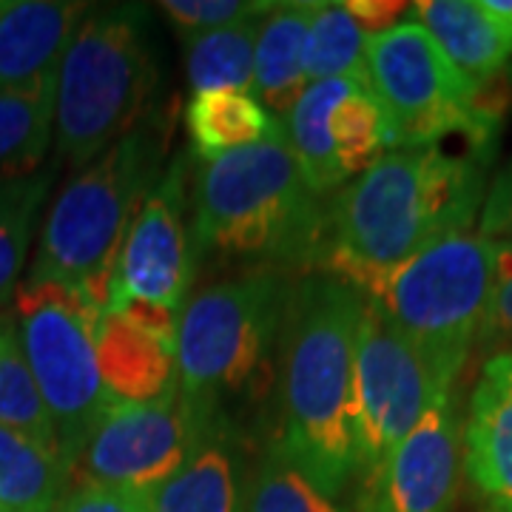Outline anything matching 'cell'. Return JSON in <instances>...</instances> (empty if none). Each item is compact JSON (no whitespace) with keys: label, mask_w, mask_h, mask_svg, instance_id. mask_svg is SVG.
I'll return each instance as SVG.
<instances>
[{"label":"cell","mask_w":512,"mask_h":512,"mask_svg":"<svg viewBox=\"0 0 512 512\" xmlns=\"http://www.w3.org/2000/svg\"><path fill=\"white\" fill-rule=\"evenodd\" d=\"M365 296L339 276L302 274L276 339V447L342 498L356 478L353 376Z\"/></svg>","instance_id":"cell-1"},{"label":"cell","mask_w":512,"mask_h":512,"mask_svg":"<svg viewBox=\"0 0 512 512\" xmlns=\"http://www.w3.org/2000/svg\"><path fill=\"white\" fill-rule=\"evenodd\" d=\"M493 157L441 146L384 151L328 200L325 274L393 268L444 237L467 234L487 197Z\"/></svg>","instance_id":"cell-2"},{"label":"cell","mask_w":512,"mask_h":512,"mask_svg":"<svg viewBox=\"0 0 512 512\" xmlns=\"http://www.w3.org/2000/svg\"><path fill=\"white\" fill-rule=\"evenodd\" d=\"M191 211L194 259H239L251 271L285 276L322 268L328 200L305 180L285 126L271 140L202 163Z\"/></svg>","instance_id":"cell-3"},{"label":"cell","mask_w":512,"mask_h":512,"mask_svg":"<svg viewBox=\"0 0 512 512\" xmlns=\"http://www.w3.org/2000/svg\"><path fill=\"white\" fill-rule=\"evenodd\" d=\"M345 282L419 350L444 387H456L498 282V242L473 231L444 237L393 268Z\"/></svg>","instance_id":"cell-4"},{"label":"cell","mask_w":512,"mask_h":512,"mask_svg":"<svg viewBox=\"0 0 512 512\" xmlns=\"http://www.w3.org/2000/svg\"><path fill=\"white\" fill-rule=\"evenodd\" d=\"M157 89V60L140 3L94 6L57 66V163L74 171L143 126Z\"/></svg>","instance_id":"cell-5"},{"label":"cell","mask_w":512,"mask_h":512,"mask_svg":"<svg viewBox=\"0 0 512 512\" xmlns=\"http://www.w3.org/2000/svg\"><path fill=\"white\" fill-rule=\"evenodd\" d=\"M160 140L143 123L60 188L26 282H55L109 305V282L128 228L157 183Z\"/></svg>","instance_id":"cell-6"},{"label":"cell","mask_w":512,"mask_h":512,"mask_svg":"<svg viewBox=\"0 0 512 512\" xmlns=\"http://www.w3.org/2000/svg\"><path fill=\"white\" fill-rule=\"evenodd\" d=\"M288 276L245 274L208 285L185 302L177 328V387L197 416H228L271 382Z\"/></svg>","instance_id":"cell-7"},{"label":"cell","mask_w":512,"mask_h":512,"mask_svg":"<svg viewBox=\"0 0 512 512\" xmlns=\"http://www.w3.org/2000/svg\"><path fill=\"white\" fill-rule=\"evenodd\" d=\"M367 86L376 94L399 146H441L464 137L467 148L493 157L501 103L490 89H476L441 55L436 40L416 20L367 40Z\"/></svg>","instance_id":"cell-8"},{"label":"cell","mask_w":512,"mask_h":512,"mask_svg":"<svg viewBox=\"0 0 512 512\" xmlns=\"http://www.w3.org/2000/svg\"><path fill=\"white\" fill-rule=\"evenodd\" d=\"M12 299L20 348L52 416L60 453L74 467L111 404L94 348L103 311L89 296L55 282H20Z\"/></svg>","instance_id":"cell-9"},{"label":"cell","mask_w":512,"mask_h":512,"mask_svg":"<svg viewBox=\"0 0 512 512\" xmlns=\"http://www.w3.org/2000/svg\"><path fill=\"white\" fill-rule=\"evenodd\" d=\"M447 390L456 387H444L419 350L365 302L353 376L356 476H373Z\"/></svg>","instance_id":"cell-10"},{"label":"cell","mask_w":512,"mask_h":512,"mask_svg":"<svg viewBox=\"0 0 512 512\" xmlns=\"http://www.w3.org/2000/svg\"><path fill=\"white\" fill-rule=\"evenodd\" d=\"M208 421L180 399V387L148 404L111 402L74 461L72 484H97L148 501L194 453Z\"/></svg>","instance_id":"cell-11"},{"label":"cell","mask_w":512,"mask_h":512,"mask_svg":"<svg viewBox=\"0 0 512 512\" xmlns=\"http://www.w3.org/2000/svg\"><path fill=\"white\" fill-rule=\"evenodd\" d=\"M185 177L188 163L185 157H177L140 205L111 274L109 305L117 299H146L183 313L185 293L194 276Z\"/></svg>","instance_id":"cell-12"},{"label":"cell","mask_w":512,"mask_h":512,"mask_svg":"<svg viewBox=\"0 0 512 512\" xmlns=\"http://www.w3.org/2000/svg\"><path fill=\"white\" fill-rule=\"evenodd\" d=\"M461 421L456 390L441 393L393 456L362 481L356 512H456Z\"/></svg>","instance_id":"cell-13"},{"label":"cell","mask_w":512,"mask_h":512,"mask_svg":"<svg viewBox=\"0 0 512 512\" xmlns=\"http://www.w3.org/2000/svg\"><path fill=\"white\" fill-rule=\"evenodd\" d=\"M461 470L484 512H512V356H487L461 421Z\"/></svg>","instance_id":"cell-14"},{"label":"cell","mask_w":512,"mask_h":512,"mask_svg":"<svg viewBox=\"0 0 512 512\" xmlns=\"http://www.w3.org/2000/svg\"><path fill=\"white\" fill-rule=\"evenodd\" d=\"M89 6L72 0L0 3V89L29 86L57 72Z\"/></svg>","instance_id":"cell-15"},{"label":"cell","mask_w":512,"mask_h":512,"mask_svg":"<svg viewBox=\"0 0 512 512\" xmlns=\"http://www.w3.org/2000/svg\"><path fill=\"white\" fill-rule=\"evenodd\" d=\"M239 436L234 419L217 416L208 421L194 453L148 495L151 512H245Z\"/></svg>","instance_id":"cell-16"},{"label":"cell","mask_w":512,"mask_h":512,"mask_svg":"<svg viewBox=\"0 0 512 512\" xmlns=\"http://www.w3.org/2000/svg\"><path fill=\"white\" fill-rule=\"evenodd\" d=\"M94 348L100 379L111 402L148 404L177 390L174 345L131 325L120 313H100Z\"/></svg>","instance_id":"cell-17"},{"label":"cell","mask_w":512,"mask_h":512,"mask_svg":"<svg viewBox=\"0 0 512 512\" xmlns=\"http://www.w3.org/2000/svg\"><path fill=\"white\" fill-rule=\"evenodd\" d=\"M410 9V20L436 40L441 55L476 89L495 86V77L510 63L512 35L481 0H421Z\"/></svg>","instance_id":"cell-18"},{"label":"cell","mask_w":512,"mask_h":512,"mask_svg":"<svg viewBox=\"0 0 512 512\" xmlns=\"http://www.w3.org/2000/svg\"><path fill=\"white\" fill-rule=\"evenodd\" d=\"M316 0L274 3L256 32L254 94L279 123L305 92V40Z\"/></svg>","instance_id":"cell-19"},{"label":"cell","mask_w":512,"mask_h":512,"mask_svg":"<svg viewBox=\"0 0 512 512\" xmlns=\"http://www.w3.org/2000/svg\"><path fill=\"white\" fill-rule=\"evenodd\" d=\"M72 487L57 444L0 427V512H55Z\"/></svg>","instance_id":"cell-20"},{"label":"cell","mask_w":512,"mask_h":512,"mask_svg":"<svg viewBox=\"0 0 512 512\" xmlns=\"http://www.w3.org/2000/svg\"><path fill=\"white\" fill-rule=\"evenodd\" d=\"M185 128L202 163L271 140L282 123L265 109L256 94L208 92L191 94L185 106Z\"/></svg>","instance_id":"cell-21"},{"label":"cell","mask_w":512,"mask_h":512,"mask_svg":"<svg viewBox=\"0 0 512 512\" xmlns=\"http://www.w3.org/2000/svg\"><path fill=\"white\" fill-rule=\"evenodd\" d=\"M57 72L29 86L0 89V177L40 171L55 137Z\"/></svg>","instance_id":"cell-22"},{"label":"cell","mask_w":512,"mask_h":512,"mask_svg":"<svg viewBox=\"0 0 512 512\" xmlns=\"http://www.w3.org/2000/svg\"><path fill=\"white\" fill-rule=\"evenodd\" d=\"M262 18L185 40V77L191 94H254L256 32Z\"/></svg>","instance_id":"cell-23"},{"label":"cell","mask_w":512,"mask_h":512,"mask_svg":"<svg viewBox=\"0 0 512 512\" xmlns=\"http://www.w3.org/2000/svg\"><path fill=\"white\" fill-rule=\"evenodd\" d=\"M55 180V168L23 177H0V311L20 285L37 214Z\"/></svg>","instance_id":"cell-24"},{"label":"cell","mask_w":512,"mask_h":512,"mask_svg":"<svg viewBox=\"0 0 512 512\" xmlns=\"http://www.w3.org/2000/svg\"><path fill=\"white\" fill-rule=\"evenodd\" d=\"M328 128L336 163L348 183L359 177L367 165L376 163L384 151L396 148L384 109L362 80H356L350 92L333 106Z\"/></svg>","instance_id":"cell-25"},{"label":"cell","mask_w":512,"mask_h":512,"mask_svg":"<svg viewBox=\"0 0 512 512\" xmlns=\"http://www.w3.org/2000/svg\"><path fill=\"white\" fill-rule=\"evenodd\" d=\"M367 40L370 37L345 9V0L342 3L316 0L308 40H305V80L319 83V80L350 77L367 83Z\"/></svg>","instance_id":"cell-26"},{"label":"cell","mask_w":512,"mask_h":512,"mask_svg":"<svg viewBox=\"0 0 512 512\" xmlns=\"http://www.w3.org/2000/svg\"><path fill=\"white\" fill-rule=\"evenodd\" d=\"M0 427L57 444L55 424L23 356L12 311L0 313Z\"/></svg>","instance_id":"cell-27"},{"label":"cell","mask_w":512,"mask_h":512,"mask_svg":"<svg viewBox=\"0 0 512 512\" xmlns=\"http://www.w3.org/2000/svg\"><path fill=\"white\" fill-rule=\"evenodd\" d=\"M245 512H345V507L268 441L245 487Z\"/></svg>","instance_id":"cell-28"},{"label":"cell","mask_w":512,"mask_h":512,"mask_svg":"<svg viewBox=\"0 0 512 512\" xmlns=\"http://www.w3.org/2000/svg\"><path fill=\"white\" fill-rule=\"evenodd\" d=\"M165 18L177 26L183 40L237 26L245 20L265 18L274 3L268 0H165L160 3Z\"/></svg>","instance_id":"cell-29"},{"label":"cell","mask_w":512,"mask_h":512,"mask_svg":"<svg viewBox=\"0 0 512 512\" xmlns=\"http://www.w3.org/2000/svg\"><path fill=\"white\" fill-rule=\"evenodd\" d=\"M512 345V245L498 242V282L478 333V348L487 356L504 353Z\"/></svg>","instance_id":"cell-30"},{"label":"cell","mask_w":512,"mask_h":512,"mask_svg":"<svg viewBox=\"0 0 512 512\" xmlns=\"http://www.w3.org/2000/svg\"><path fill=\"white\" fill-rule=\"evenodd\" d=\"M478 237L512 245V163L495 174L478 214Z\"/></svg>","instance_id":"cell-31"},{"label":"cell","mask_w":512,"mask_h":512,"mask_svg":"<svg viewBox=\"0 0 512 512\" xmlns=\"http://www.w3.org/2000/svg\"><path fill=\"white\" fill-rule=\"evenodd\" d=\"M55 512H151L146 498L74 481Z\"/></svg>","instance_id":"cell-32"},{"label":"cell","mask_w":512,"mask_h":512,"mask_svg":"<svg viewBox=\"0 0 512 512\" xmlns=\"http://www.w3.org/2000/svg\"><path fill=\"white\" fill-rule=\"evenodd\" d=\"M345 9L362 26L367 37H376L393 29L407 6L396 0H345Z\"/></svg>","instance_id":"cell-33"},{"label":"cell","mask_w":512,"mask_h":512,"mask_svg":"<svg viewBox=\"0 0 512 512\" xmlns=\"http://www.w3.org/2000/svg\"><path fill=\"white\" fill-rule=\"evenodd\" d=\"M481 6L512 35V0H481Z\"/></svg>","instance_id":"cell-34"},{"label":"cell","mask_w":512,"mask_h":512,"mask_svg":"<svg viewBox=\"0 0 512 512\" xmlns=\"http://www.w3.org/2000/svg\"><path fill=\"white\" fill-rule=\"evenodd\" d=\"M504 353H510V356H512V345H510V348H507V350H504Z\"/></svg>","instance_id":"cell-35"}]
</instances>
